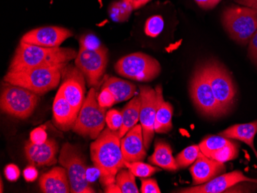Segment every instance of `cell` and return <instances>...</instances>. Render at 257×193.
Here are the masks:
<instances>
[{"label": "cell", "instance_id": "obj_41", "mask_svg": "<svg viewBox=\"0 0 257 193\" xmlns=\"http://www.w3.org/2000/svg\"><path fill=\"white\" fill-rule=\"evenodd\" d=\"M130 4L132 6L134 10H138L144 7L146 4H148L151 0H127Z\"/></svg>", "mask_w": 257, "mask_h": 193}, {"label": "cell", "instance_id": "obj_4", "mask_svg": "<svg viewBox=\"0 0 257 193\" xmlns=\"http://www.w3.org/2000/svg\"><path fill=\"white\" fill-rule=\"evenodd\" d=\"M40 96L32 91L4 81L2 85L0 107L3 112L20 119L32 116L38 106Z\"/></svg>", "mask_w": 257, "mask_h": 193}, {"label": "cell", "instance_id": "obj_36", "mask_svg": "<svg viewBox=\"0 0 257 193\" xmlns=\"http://www.w3.org/2000/svg\"><path fill=\"white\" fill-rule=\"evenodd\" d=\"M48 139L45 126L36 128L30 133V140L35 144H42Z\"/></svg>", "mask_w": 257, "mask_h": 193}, {"label": "cell", "instance_id": "obj_23", "mask_svg": "<svg viewBox=\"0 0 257 193\" xmlns=\"http://www.w3.org/2000/svg\"><path fill=\"white\" fill-rule=\"evenodd\" d=\"M102 88L110 90L115 97V103L131 99L137 93V86L134 83L117 77L108 78Z\"/></svg>", "mask_w": 257, "mask_h": 193}, {"label": "cell", "instance_id": "obj_39", "mask_svg": "<svg viewBox=\"0 0 257 193\" xmlns=\"http://www.w3.org/2000/svg\"><path fill=\"white\" fill-rule=\"evenodd\" d=\"M23 177L26 181H33L38 177V171L35 168L34 165H29L23 171Z\"/></svg>", "mask_w": 257, "mask_h": 193}, {"label": "cell", "instance_id": "obj_22", "mask_svg": "<svg viewBox=\"0 0 257 193\" xmlns=\"http://www.w3.org/2000/svg\"><path fill=\"white\" fill-rule=\"evenodd\" d=\"M148 160L152 165L170 172H176L180 168L176 158L173 157L171 147L165 141L157 140L156 142L154 152L149 157Z\"/></svg>", "mask_w": 257, "mask_h": 193}, {"label": "cell", "instance_id": "obj_13", "mask_svg": "<svg viewBox=\"0 0 257 193\" xmlns=\"http://www.w3.org/2000/svg\"><path fill=\"white\" fill-rule=\"evenodd\" d=\"M86 79L76 66L68 64L64 68L59 92L79 112L86 99Z\"/></svg>", "mask_w": 257, "mask_h": 193}, {"label": "cell", "instance_id": "obj_19", "mask_svg": "<svg viewBox=\"0 0 257 193\" xmlns=\"http://www.w3.org/2000/svg\"><path fill=\"white\" fill-rule=\"evenodd\" d=\"M53 122L59 129L69 131L73 129L79 112L58 91L53 104Z\"/></svg>", "mask_w": 257, "mask_h": 193}, {"label": "cell", "instance_id": "obj_43", "mask_svg": "<svg viewBox=\"0 0 257 193\" xmlns=\"http://www.w3.org/2000/svg\"><path fill=\"white\" fill-rule=\"evenodd\" d=\"M235 1L244 7H250L257 10V0H235Z\"/></svg>", "mask_w": 257, "mask_h": 193}, {"label": "cell", "instance_id": "obj_37", "mask_svg": "<svg viewBox=\"0 0 257 193\" xmlns=\"http://www.w3.org/2000/svg\"><path fill=\"white\" fill-rule=\"evenodd\" d=\"M4 174H5L6 178L9 181H15L20 178V168L17 165L14 164H10L7 165L4 168Z\"/></svg>", "mask_w": 257, "mask_h": 193}, {"label": "cell", "instance_id": "obj_27", "mask_svg": "<svg viewBox=\"0 0 257 193\" xmlns=\"http://www.w3.org/2000/svg\"><path fill=\"white\" fill-rule=\"evenodd\" d=\"M232 140L222 135H211L205 138L201 142L200 146V151L206 156L210 157L219 149H222L225 145L230 143Z\"/></svg>", "mask_w": 257, "mask_h": 193}, {"label": "cell", "instance_id": "obj_40", "mask_svg": "<svg viewBox=\"0 0 257 193\" xmlns=\"http://www.w3.org/2000/svg\"><path fill=\"white\" fill-rule=\"evenodd\" d=\"M195 2L203 10H211L216 7L221 0H195Z\"/></svg>", "mask_w": 257, "mask_h": 193}, {"label": "cell", "instance_id": "obj_29", "mask_svg": "<svg viewBox=\"0 0 257 193\" xmlns=\"http://www.w3.org/2000/svg\"><path fill=\"white\" fill-rule=\"evenodd\" d=\"M201 153L199 145H193L186 147V149H183L176 157L179 168H186L190 166L196 162V159L200 157Z\"/></svg>", "mask_w": 257, "mask_h": 193}, {"label": "cell", "instance_id": "obj_42", "mask_svg": "<svg viewBox=\"0 0 257 193\" xmlns=\"http://www.w3.org/2000/svg\"><path fill=\"white\" fill-rule=\"evenodd\" d=\"M104 191L106 193H122L119 185L115 182L104 187Z\"/></svg>", "mask_w": 257, "mask_h": 193}, {"label": "cell", "instance_id": "obj_33", "mask_svg": "<svg viewBox=\"0 0 257 193\" xmlns=\"http://www.w3.org/2000/svg\"><path fill=\"white\" fill-rule=\"evenodd\" d=\"M106 122L108 128L112 131H119L122 124V112L110 109L106 112Z\"/></svg>", "mask_w": 257, "mask_h": 193}, {"label": "cell", "instance_id": "obj_38", "mask_svg": "<svg viewBox=\"0 0 257 193\" xmlns=\"http://www.w3.org/2000/svg\"><path fill=\"white\" fill-rule=\"evenodd\" d=\"M248 54L250 60L257 66V30L249 41Z\"/></svg>", "mask_w": 257, "mask_h": 193}, {"label": "cell", "instance_id": "obj_21", "mask_svg": "<svg viewBox=\"0 0 257 193\" xmlns=\"http://www.w3.org/2000/svg\"><path fill=\"white\" fill-rule=\"evenodd\" d=\"M257 133V120L249 123L236 124L219 132V135L236 139L246 143L250 147L257 158V151L254 146V139Z\"/></svg>", "mask_w": 257, "mask_h": 193}, {"label": "cell", "instance_id": "obj_11", "mask_svg": "<svg viewBox=\"0 0 257 193\" xmlns=\"http://www.w3.org/2000/svg\"><path fill=\"white\" fill-rule=\"evenodd\" d=\"M213 94L225 114L234 105L236 88L230 74L219 62L212 60L204 64Z\"/></svg>", "mask_w": 257, "mask_h": 193}, {"label": "cell", "instance_id": "obj_2", "mask_svg": "<svg viewBox=\"0 0 257 193\" xmlns=\"http://www.w3.org/2000/svg\"><path fill=\"white\" fill-rule=\"evenodd\" d=\"M77 54L78 52L71 48L60 47L48 48L20 42L8 70L18 71L33 68L69 64L76 59Z\"/></svg>", "mask_w": 257, "mask_h": 193}, {"label": "cell", "instance_id": "obj_9", "mask_svg": "<svg viewBox=\"0 0 257 193\" xmlns=\"http://www.w3.org/2000/svg\"><path fill=\"white\" fill-rule=\"evenodd\" d=\"M190 93L195 106L203 116L218 118L226 115L213 94L204 64L195 70L190 81Z\"/></svg>", "mask_w": 257, "mask_h": 193}, {"label": "cell", "instance_id": "obj_12", "mask_svg": "<svg viewBox=\"0 0 257 193\" xmlns=\"http://www.w3.org/2000/svg\"><path fill=\"white\" fill-rule=\"evenodd\" d=\"M141 99L140 121L144 133V145L146 149H150L154 137V123L156 113L160 100L163 98L161 86L153 89L149 86H141L140 88Z\"/></svg>", "mask_w": 257, "mask_h": 193}, {"label": "cell", "instance_id": "obj_15", "mask_svg": "<svg viewBox=\"0 0 257 193\" xmlns=\"http://www.w3.org/2000/svg\"><path fill=\"white\" fill-rule=\"evenodd\" d=\"M242 181H253L257 182L256 179L248 178L240 171H233L229 173L223 174L216 176L210 181L195 185L190 188H183L179 190L178 192L182 193H219L223 192L231 187Z\"/></svg>", "mask_w": 257, "mask_h": 193}, {"label": "cell", "instance_id": "obj_14", "mask_svg": "<svg viewBox=\"0 0 257 193\" xmlns=\"http://www.w3.org/2000/svg\"><path fill=\"white\" fill-rule=\"evenodd\" d=\"M71 30L61 27L34 29L23 35L20 42L42 47H60L63 42L73 37Z\"/></svg>", "mask_w": 257, "mask_h": 193}, {"label": "cell", "instance_id": "obj_17", "mask_svg": "<svg viewBox=\"0 0 257 193\" xmlns=\"http://www.w3.org/2000/svg\"><path fill=\"white\" fill-rule=\"evenodd\" d=\"M121 150L126 162L144 161L147 156L141 124H137L121 138Z\"/></svg>", "mask_w": 257, "mask_h": 193}, {"label": "cell", "instance_id": "obj_16", "mask_svg": "<svg viewBox=\"0 0 257 193\" xmlns=\"http://www.w3.org/2000/svg\"><path fill=\"white\" fill-rule=\"evenodd\" d=\"M24 152L26 158L32 165L50 166L57 162L59 145L53 139H48L42 144H35L29 140L26 142Z\"/></svg>", "mask_w": 257, "mask_h": 193}, {"label": "cell", "instance_id": "obj_26", "mask_svg": "<svg viewBox=\"0 0 257 193\" xmlns=\"http://www.w3.org/2000/svg\"><path fill=\"white\" fill-rule=\"evenodd\" d=\"M134 10L127 0H117L109 5V16L113 21L122 23L130 18Z\"/></svg>", "mask_w": 257, "mask_h": 193}, {"label": "cell", "instance_id": "obj_5", "mask_svg": "<svg viewBox=\"0 0 257 193\" xmlns=\"http://www.w3.org/2000/svg\"><path fill=\"white\" fill-rule=\"evenodd\" d=\"M222 23L232 40L247 44L257 30V10L239 6L228 7L223 11Z\"/></svg>", "mask_w": 257, "mask_h": 193}, {"label": "cell", "instance_id": "obj_18", "mask_svg": "<svg viewBox=\"0 0 257 193\" xmlns=\"http://www.w3.org/2000/svg\"><path fill=\"white\" fill-rule=\"evenodd\" d=\"M225 170L223 162L206 156L202 152L200 157L190 167L193 185H201L220 175Z\"/></svg>", "mask_w": 257, "mask_h": 193}, {"label": "cell", "instance_id": "obj_28", "mask_svg": "<svg viewBox=\"0 0 257 193\" xmlns=\"http://www.w3.org/2000/svg\"><path fill=\"white\" fill-rule=\"evenodd\" d=\"M115 183L119 185L122 193L140 192L136 183L135 175L128 168H122L118 172L115 176Z\"/></svg>", "mask_w": 257, "mask_h": 193}, {"label": "cell", "instance_id": "obj_30", "mask_svg": "<svg viewBox=\"0 0 257 193\" xmlns=\"http://www.w3.org/2000/svg\"><path fill=\"white\" fill-rule=\"evenodd\" d=\"M125 166L131 170V172L134 175L139 178H147L152 176L156 172H160V168L157 167L153 166L149 164L144 163L142 161H137V162H125Z\"/></svg>", "mask_w": 257, "mask_h": 193}, {"label": "cell", "instance_id": "obj_35", "mask_svg": "<svg viewBox=\"0 0 257 193\" xmlns=\"http://www.w3.org/2000/svg\"><path fill=\"white\" fill-rule=\"evenodd\" d=\"M141 188H140V192L142 193H160V186L157 183V180L154 178H142L141 179Z\"/></svg>", "mask_w": 257, "mask_h": 193}, {"label": "cell", "instance_id": "obj_31", "mask_svg": "<svg viewBox=\"0 0 257 193\" xmlns=\"http://www.w3.org/2000/svg\"><path fill=\"white\" fill-rule=\"evenodd\" d=\"M239 151L238 146L234 142H231L228 145H225L222 149L212 154L210 158L218 161V162H229L237 157Z\"/></svg>", "mask_w": 257, "mask_h": 193}, {"label": "cell", "instance_id": "obj_8", "mask_svg": "<svg viewBox=\"0 0 257 193\" xmlns=\"http://www.w3.org/2000/svg\"><path fill=\"white\" fill-rule=\"evenodd\" d=\"M161 70L158 60L144 53L127 55L115 65V71L119 76L144 83L153 81L158 77Z\"/></svg>", "mask_w": 257, "mask_h": 193}, {"label": "cell", "instance_id": "obj_24", "mask_svg": "<svg viewBox=\"0 0 257 193\" xmlns=\"http://www.w3.org/2000/svg\"><path fill=\"white\" fill-rule=\"evenodd\" d=\"M141 99L140 94L134 96L122 110V124L119 130V137L122 138L128 131L137 125L140 120Z\"/></svg>", "mask_w": 257, "mask_h": 193}, {"label": "cell", "instance_id": "obj_34", "mask_svg": "<svg viewBox=\"0 0 257 193\" xmlns=\"http://www.w3.org/2000/svg\"><path fill=\"white\" fill-rule=\"evenodd\" d=\"M99 106L103 108L111 107L115 103V97L109 89L102 88L100 93L97 96Z\"/></svg>", "mask_w": 257, "mask_h": 193}, {"label": "cell", "instance_id": "obj_20", "mask_svg": "<svg viewBox=\"0 0 257 193\" xmlns=\"http://www.w3.org/2000/svg\"><path fill=\"white\" fill-rule=\"evenodd\" d=\"M40 190L44 193L70 192V184L64 167L55 166L42 175L39 181Z\"/></svg>", "mask_w": 257, "mask_h": 193}, {"label": "cell", "instance_id": "obj_3", "mask_svg": "<svg viewBox=\"0 0 257 193\" xmlns=\"http://www.w3.org/2000/svg\"><path fill=\"white\" fill-rule=\"evenodd\" d=\"M33 68L28 70L10 71L4 76V81L32 91L41 96L60 85L64 68L67 66Z\"/></svg>", "mask_w": 257, "mask_h": 193}, {"label": "cell", "instance_id": "obj_44", "mask_svg": "<svg viewBox=\"0 0 257 193\" xmlns=\"http://www.w3.org/2000/svg\"><path fill=\"white\" fill-rule=\"evenodd\" d=\"M0 192H4V184H3L2 178H1V191Z\"/></svg>", "mask_w": 257, "mask_h": 193}, {"label": "cell", "instance_id": "obj_6", "mask_svg": "<svg viewBox=\"0 0 257 193\" xmlns=\"http://www.w3.org/2000/svg\"><path fill=\"white\" fill-rule=\"evenodd\" d=\"M106 112L98 103L96 88H90L72 130L83 137L96 139L106 124Z\"/></svg>", "mask_w": 257, "mask_h": 193}, {"label": "cell", "instance_id": "obj_32", "mask_svg": "<svg viewBox=\"0 0 257 193\" xmlns=\"http://www.w3.org/2000/svg\"><path fill=\"white\" fill-rule=\"evenodd\" d=\"M164 28V20L161 16H154L149 18L146 22L145 31L146 35L150 37H158Z\"/></svg>", "mask_w": 257, "mask_h": 193}, {"label": "cell", "instance_id": "obj_25", "mask_svg": "<svg viewBox=\"0 0 257 193\" xmlns=\"http://www.w3.org/2000/svg\"><path fill=\"white\" fill-rule=\"evenodd\" d=\"M173 106L164 99L160 100L156 113L154 130L157 133H167L173 128L172 119H173Z\"/></svg>", "mask_w": 257, "mask_h": 193}, {"label": "cell", "instance_id": "obj_7", "mask_svg": "<svg viewBox=\"0 0 257 193\" xmlns=\"http://www.w3.org/2000/svg\"><path fill=\"white\" fill-rule=\"evenodd\" d=\"M59 162L67 172L70 192H95L88 179L84 155L76 145L69 142L63 144L59 155Z\"/></svg>", "mask_w": 257, "mask_h": 193}, {"label": "cell", "instance_id": "obj_1", "mask_svg": "<svg viewBox=\"0 0 257 193\" xmlns=\"http://www.w3.org/2000/svg\"><path fill=\"white\" fill-rule=\"evenodd\" d=\"M120 140L119 131H112L107 127L91 143V160L99 172L102 186L115 183L118 172L126 167Z\"/></svg>", "mask_w": 257, "mask_h": 193}, {"label": "cell", "instance_id": "obj_10", "mask_svg": "<svg viewBox=\"0 0 257 193\" xmlns=\"http://www.w3.org/2000/svg\"><path fill=\"white\" fill-rule=\"evenodd\" d=\"M108 61V50L102 45L97 48H88L79 44L75 66L83 73L88 86L96 88L105 74Z\"/></svg>", "mask_w": 257, "mask_h": 193}]
</instances>
